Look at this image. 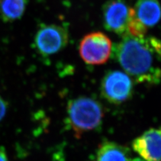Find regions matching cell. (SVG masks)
Here are the masks:
<instances>
[{
    "label": "cell",
    "mask_w": 161,
    "mask_h": 161,
    "mask_svg": "<svg viewBox=\"0 0 161 161\" xmlns=\"http://www.w3.org/2000/svg\"><path fill=\"white\" fill-rule=\"evenodd\" d=\"M69 124L77 136L97 129L102 123L104 112L98 101L88 97L70 100L67 106Z\"/></svg>",
    "instance_id": "2"
},
{
    "label": "cell",
    "mask_w": 161,
    "mask_h": 161,
    "mask_svg": "<svg viewBox=\"0 0 161 161\" xmlns=\"http://www.w3.org/2000/svg\"><path fill=\"white\" fill-rule=\"evenodd\" d=\"M79 54L83 61L90 65H100L108 62L112 53V42L102 32L89 33L80 40Z\"/></svg>",
    "instance_id": "4"
},
{
    "label": "cell",
    "mask_w": 161,
    "mask_h": 161,
    "mask_svg": "<svg viewBox=\"0 0 161 161\" xmlns=\"http://www.w3.org/2000/svg\"><path fill=\"white\" fill-rule=\"evenodd\" d=\"M8 109V105L6 101H5L1 96H0V121H1L6 114Z\"/></svg>",
    "instance_id": "12"
},
{
    "label": "cell",
    "mask_w": 161,
    "mask_h": 161,
    "mask_svg": "<svg viewBox=\"0 0 161 161\" xmlns=\"http://www.w3.org/2000/svg\"><path fill=\"white\" fill-rule=\"evenodd\" d=\"M0 161H9L6 150L3 147H0Z\"/></svg>",
    "instance_id": "13"
},
{
    "label": "cell",
    "mask_w": 161,
    "mask_h": 161,
    "mask_svg": "<svg viewBox=\"0 0 161 161\" xmlns=\"http://www.w3.org/2000/svg\"><path fill=\"white\" fill-rule=\"evenodd\" d=\"M130 161H145V160L141 158H131Z\"/></svg>",
    "instance_id": "14"
},
{
    "label": "cell",
    "mask_w": 161,
    "mask_h": 161,
    "mask_svg": "<svg viewBox=\"0 0 161 161\" xmlns=\"http://www.w3.org/2000/svg\"><path fill=\"white\" fill-rule=\"evenodd\" d=\"M130 8L124 0H109L105 2L102 9L105 29L122 36L128 35Z\"/></svg>",
    "instance_id": "6"
},
{
    "label": "cell",
    "mask_w": 161,
    "mask_h": 161,
    "mask_svg": "<svg viewBox=\"0 0 161 161\" xmlns=\"http://www.w3.org/2000/svg\"><path fill=\"white\" fill-rule=\"evenodd\" d=\"M69 42V32L63 26L43 24L34 37V47L37 52L44 57L57 54L66 47Z\"/></svg>",
    "instance_id": "5"
},
{
    "label": "cell",
    "mask_w": 161,
    "mask_h": 161,
    "mask_svg": "<svg viewBox=\"0 0 161 161\" xmlns=\"http://www.w3.org/2000/svg\"><path fill=\"white\" fill-rule=\"evenodd\" d=\"M134 11L147 28L156 26L161 19V5L158 0H137Z\"/></svg>",
    "instance_id": "8"
},
{
    "label": "cell",
    "mask_w": 161,
    "mask_h": 161,
    "mask_svg": "<svg viewBox=\"0 0 161 161\" xmlns=\"http://www.w3.org/2000/svg\"><path fill=\"white\" fill-rule=\"evenodd\" d=\"M27 0H0V16L4 22H14L26 10Z\"/></svg>",
    "instance_id": "10"
},
{
    "label": "cell",
    "mask_w": 161,
    "mask_h": 161,
    "mask_svg": "<svg viewBox=\"0 0 161 161\" xmlns=\"http://www.w3.org/2000/svg\"><path fill=\"white\" fill-rule=\"evenodd\" d=\"M147 29L148 28L136 16L134 9L131 8L127 25L128 34L134 38H142L147 36Z\"/></svg>",
    "instance_id": "11"
},
{
    "label": "cell",
    "mask_w": 161,
    "mask_h": 161,
    "mask_svg": "<svg viewBox=\"0 0 161 161\" xmlns=\"http://www.w3.org/2000/svg\"><path fill=\"white\" fill-rule=\"evenodd\" d=\"M130 150L114 142H105L101 144L90 161H130Z\"/></svg>",
    "instance_id": "9"
},
{
    "label": "cell",
    "mask_w": 161,
    "mask_h": 161,
    "mask_svg": "<svg viewBox=\"0 0 161 161\" xmlns=\"http://www.w3.org/2000/svg\"><path fill=\"white\" fill-rule=\"evenodd\" d=\"M132 148L145 161H161V128L146 131L133 141Z\"/></svg>",
    "instance_id": "7"
},
{
    "label": "cell",
    "mask_w": 161,
    "mask_h": 161,
    "mask_svg": "<svg viewBox=\"0 0 161 161\" xmlns=\"http://www.w3.org/2000/svg\"><path fill=\"white\" fill-rule=\"evenodd\" d=\"M103 97L112 104L119 105L132 97L134 92L133 79L121 70H109L101 83Z\"/></svg>",
    "instance_id": "3"
},
{
    "label": "cell",
    "mask_w": 161,
    "mask_h": 161,
    "mask_svg": "<svg viewBox=\"0 0 161 161\" xmlns=\"http://www.w3.org/2000/svg\"><path fill=\"white\" fill-rule=\"evenodd\" d=\"M115 58L128 75L140 83L158 85L161 81V40L154 36L142 38L124 36L115 45Z\"/></svg>",
    "instance_id": "1"
}]
</instances>
